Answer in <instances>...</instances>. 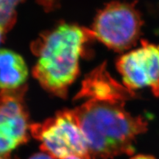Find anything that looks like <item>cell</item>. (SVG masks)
<instances>
[{"label":"cell","mask_w":159,"mask_h":159,"mask_svg":"<svg viewBox=\"0 0 159 159\" xmlns=\"http://www.w3.org/2000/svg\"><path fill=\"white\" fill-rule=\"evenodd\" d=\"M4 33H5V32H4L2 28V27H0V43H1L2 41V37H3Z\"/></svg>","instance_id":"cell-12"},{"label":"cell","mask_w":159,"mask_h":159,"mask_svg":"<svg viewBox=\"0 0 159 159\" xmlns=\"http://www.w3.org/2000/svg\"><path fill=\"white\" fill-rule=\"evenodd\" d=\"M29 159H53L49 155L43 153V152H40V153H36L31 156Z\"/></svg>","instance_id":"cell-10"},{"label":"cell","mask_w":159,"mask_h":159,"mask_svg":"<svg viewBox=\"0 0 159 159\" xmlns=\"http://www.w3.org/2000/svg\"><path fill=\"white\" fill-rule=\"evenodd\" d=\"M27 77L28 69L22 57L9 49H0V89L20 88Z\"/></svg>","instance_id":"cell-8"},{"label":"cell","mask_w":159,"mask_h":159,"mask_svg":"<svg viewBox=\"0 0 159 159\" xmlns=\"http://www.w3.org/2000/svg\"><path fill=\"white\" fill-rule=\"evenodd\" d=\"M136 97L135 91L128 89L111 76L104 63L86 75L75 99L125 104L126 101Z\"/></svg>","instance_id":"cell-7"},{"label":"cell","mask_w":159,"mask_h":159,"mask_svg":"<svg viewBox=\"0 0 159 159\" xmlns=\"http://www.w3.org/2000/svg\"><path fill=\"white\" fill-rule=\"evenodd\" d=\"M0 159H13L9 156H0Z\"/></svg>","instance_id":"cell-13"},{"label":"cell","mask_w":159,"mask_h":159,"mask_svg":"<svg viewBox=\"0 0 159 159\" xmlns=\"http://www.w3.org/2000/svg\"><path fill=\"white\" fill-rule=\"evenodd\" d=\"M72 111L94 159L133 154L136 138L148 130L146 119L133 116L125 104L85 101Z\"/></svg>","instance_id":"cell-1"},{"label":"cell","mask_w":159,"mask_h":159,"mask_svg":"<svg viewBox=\"0 0 159 159\" xmlns=\"http://www.w3.org/2000/svg\"><path fill=\"white\" fill-rule=\"evenodd\" d=\"M24 0H0V27L5 33L13 27L16 20V7Z\"/></svg>","instance_id":"cell-9"},{"label":"cell","mask_w":159,"mask_h":159,"mask_svg":"<svg viewBox=\"0 0 159 159\" xmlns=\"http://www.w3.org/2000/svg\"><path fill=\"white\" fill-rule=\"evenodd\" d=\"M66 159H85V158H80V157H77V156H71L69 158H67Z\"/></svg>","instance_id":"cell-14"},{"label":"cell","mask_w":159,"mask_h":159,"mask_svg":"<svg viewBox=\"0 0 159 159\" xmlns=\"http://www.w3.org/2000/svg\"><path fill=\"white\" fill-rule=\"evenodd\" d=\"M130 159H156L154 156H150V155H144V154H139L136 155L132 157Z\"/></svg>","instance_id":"cell-11"},{"label":"cell","mask_w":159,"mask_h":159,"mask_svg":"<svg viewBox=\"0 0 159 159\" xmlns=\"http://www.w3.org/2000/svg\"><path fill=\"white\" fill-rule=\"evenodd\" d=\"M25 87L0 92V156H9L28 141V113L24 96Z\"/></svg>","instance_id":"cell-6"},{"label":"cell","mask_w":159,"mask_h":159,"mask_svg":"<svg viewBox=\"0 0 159 159\" xmlns=\"http://www.w3.org/2000/svg\"><path fill=\"white\" fill-rule=\"evenodd\" d=\"M143 25L135 3L111 2L94 18L91 31L94 39L116 52L131 49L139 39Z\"/></svg>","instance_id":"cell-4"},{"label":"cell","mask_w":159,"mask_h":159,"mask_svg":"<svg viewBox=\"0 0 159 159\" xmlns=\"http://www.w3.org/2000/svg\"><path fill=\"white\" fill-rule=\"evenodd\" d=\"M92 39L91 30L71 24H61L46 32L32 46L39 57L33 76L46 90L65 98L79 75L80 58L85 45Z\"/></svg>","instance_id":"cell-2"},{"label":"cell","mask_w":159,"mask_h":159,"mask_svg":"<svg viewBox=\"0 0 159 159\" xmlns=\"http://www.w3.org/2000/svg\"><path fill=\"white\" fill-rule=\"evenodd\" d=\"M116 66L125 87L134 91L149 88L159 97V44L142 40L140 47L119 57Z\"/></svg>","instance_id":"cell-5"},{"label":"cell","mask_w":159,"mask_h":159,"mask_svg":"<svg viewBox=\"0 0 159 159\" xmlns=\"http://www.w3.org/2000/svg\"><path fill=\"white\" fill-rule=\"evenodd\" d=\"M33 138L41 143L40 149L53 159L77 156L94 159L72 110L59 111L52 118L30 125Z\"/></svg>","instance_id":"cell-3"}]
</instances>
